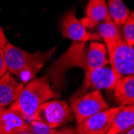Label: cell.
Instances as JSON below:
<instances>
[{
    "label": "cell",
    "instance_id": "cell-13",
    "mask_svg": "<svg viewBox=\"0 0 134 134\" xmlns=\"http://www.w3.org/2000/svg\"><path fill=\"white\" fill-rule=\"evenodd\" d=\"M94 30H96V33L99 34L101 39L104 40L108 54L111 53L115 49V47L123 40L117 26L114 23L110 16L100 23Z\"/></svg>",
    "mask_w": 134,
    "mask_h": 134
},
{
    "label": "cell",
    "instance_id": "cell-19",
    "mask_svg": "<svg viewBox=\"0 0 134 134\" xmlns=\"http://www.w3.org/2000/svg\"><path fill=\"white\" fill-rule=\"evenodd\" d=\"M30 125V131L33 134H60V130L57 131L39 120L27 121Z\"/></svg>",
    "mask_w": 134,
    "mask_h": 134
},
{
    "label": "cell",
    "instance_id": "cell-2",
    "mask_svg": "<svg viewBox=\"0 0 134 134\" xmlns=\"http://www.w3.org/2000/svg\"><path fill=\"white\" fill-rule=\"evenodd\" d=\"M60 97L50 85L47 75L35 78L24 84V87L15 101L9 108L19 113L27 121L32 120L40 107L45 102Z\"/></svg>",
    "mask_w": 134,
    "mask_h": 134
},
{
    "label": "cell",
    "instance_id": "cell-14",
    "mask_svg": "<svg viewBox=\"0 0 134 134\" xmlns=\"http://www.w3.org/2000/svg\"><path fill=\"white\" fill-rule=\"evenodd\" d=\"M107 55L104 43L100 41L90 42L87 52V69L84 72V76H88L95 69L109 64Z\"/></svg>",
    "mask_w": 134,
    "mask_h": 134
},
{
    "label": "cell",
    "instance_id": "cell-22",
    "mask_svg": "<svg viewBox=\"0 0 134 134\" xmlns=\"http://www.w3.org/2000/svg\"><path fill=\"white\" fill-rule=\"evenodd\" d=\"M60 134H77L76 129H72L70 128H65L60 130Z\"/></svg>",
    "mask_w": 134,
    "mask_h": 134
},
{
    "label": "cell",
    "instance_id": "cell-17",
    "mask_svg": "<svg viewBox=\"0 0 134 134\" xmlns=\"http://www.w3.org/2000/svg\"><path fill=\"white\" fill-rule=\"evenodd\" d=\"M109 15L116 26L123 25L130 14V10L123 0H106Z\"/></svg>",
    "mask_w": 134,
    "mask_h": 134
},
{
    "label": "cell",
    "instance_id": "cell-18",
    "mask_svg": "<svg viewBox=\"0 0 134 134\" xmlns=\"http://www.w3.org/2000/svg\"><path fill=\"white\" fill-rule=\"evenodd\" d=\"M123 41L128 45H134V12L131 11L129 17L123 23Z\"/></svg>",
    "mask_w": 134,
    "mask_h": 134
},
{
    "label": "cell",
    "instance_id": "cell-24",
    "mask_svg": "<svg viewBox=\"0 0 134 134\" xmlns=\"http://www.w3.org/2000/svg\"><path fill=\"white\" fill-rule=\"evenodd\" d=\"M125 134H134V128H132V129H131L129 131H128L126 133H125Z\"/></svg>",
    "mask_w": 134,
    "mask_h": 134
},
{
    "label": "cell",
    "instance_id": "cell-10",
    "mask_svg": "<svg viewBox=\"0 0 134 134\" xmlns=\"http://www.w3.org/2000/svg\"><path fill=\"white\" fill-rule=\"evenodd\" d=\"M28 122L7 107L0 108V134H17L30 130Z\"/></svg>",
    "mask_w": 134,
    "mask_h": 134
},
{
    "label": "cell",
    "instance_id": "cell-20",
    "mask_svg": "<svg viewBox=\"0 0 134 134\" xmlns=\"http://www.w3.org/2000/svg\"><path fill=\"white\" fill-rule=\"evenodd\" d=\"M7 71V69L6 62H5L4 52H3V48H0V78H1Z\"/></svg>",
    "mask_w": 134,
    "mask_h": 134
},
{
    "label": "cell",
    "instance_id": "cell-5",
    "mask_svg": "<svg viewBox=\"0 0 134 134\" xmlns=\"http://www.w3.org/2000/svg\"><path fill=\"white\" fill-rule=\"evenodd\" d=\"M71 108L80 125L91 116L109 108L101 91H89L81 96L70 98Z\"/></svg>",
    "mask_w": 134,
    "mask_h": 134
},
{
    "label": "cell",
    "instance_id": "cell-8",
    "mask_svg": "<svg viewBox=\"0 0 134 134\" xmlns=\"http://www.w3.org/2000/svg\"><path fill=\"white\" fill-rule=\"evenodd\" d=\"M108 55L110 67L119 79L134 75V47L121 41Z\"/></svg>",
    "mask_w": 134,
    "mask_h": 134
},
{
    "label": "cell",
    "instance_id": "cell-7",
    "mask_svg": "<svg viewBox=\"0 0 134 134\" xmlns=\"http://www.w3.org/2000/svg\"><path fill=\"white\" fill-rule=\"evenodd\" d=\"M60 31L64 38L69 39L72 42L87 43L102 40L99 34L89 31L83 25L76 17L75 8L66 12L62 17L60 21Z\"/></svg>",
    "mask_w": 134,
    "mask_h": 134
},
{
    "label": "cell",
    "instance_id": "cell-6",
    "mask_svg": "<svg viewBox=\"0 0 134 134\" xmlns=\"http://www.w3.org/2000/svg\"><path fill=\"white\" fill-rule=\"evenodd\" d=\"M119 80L111 67L104 66L95 69L88 76H84L81 86L71 98L77 97L89 91H112Z\"/></svg>",
    "mask_w": 134,
    "mask_h": 134
},
{
    "label": "cell",
    "instance_id": "cell-9",
    "mask_svg": "<svg viewBox=\"0 0 134 134\" xmlns=\"http://www.w3.org/2000/svg\"><path fill=\"white\" fill-rule=\"evenodd\" d=\"M120 106L109 107L97 113L80 125L76 129L77 134H106L111 127L113 118L118 112Z\"/></svg>",
    "mask_w": 134,
    "mask_h": 134
},
{
    "label": "cell",
    "instance_id": "cell-16",
    "mask_svg": "<svg viewBox=\"0 0 134 134\" xmlns=\"http://www.w3.org/2000/svg\"><path fill=\"white\" fill-rule=\"evenodd\" d=\"M113 96L119 106L134 104V75L120 78L113 88Z\"/></svg>",
    "mask_w": 134,
    "mask_h": 134
},
{
    "label": "cell",
    "instance_id": "cell-4",
    "mask_svg": "<svg viewBox=\"0 0 134 134\" xmlns=\"http://www.w3.org/2000/svg\"><path fill=\"white\" fill-rule=\"evenodd\" d=\"M70 105L64 100H51L43 103L32 120H39L52 129H57L74 120Z\"/></svg>",
    "mask_w": 134,
    "mask_h": 134
},
{
    "label": "cell",
    "instance_id": "cell-3",
    "mask_svg": "<svg viewBox=\"0 0 134 134\" xmlns=\"http://www.w3.org/2000/svg\"><path fill=\"white\" fill-rule=\"evenodd\" d=\"M86 43L72 42L68 49L54 61L47 70V76L52 81L53 87L61 90L66 83V72L72 68H80L83 72L87 69Z\"/></svg>",
    "mask_w": 134,
    "mask_h": 134
},
{
    "label": "cell",
    "instance_id": "cell-21",
    "mask_svg": "<svg viewBox=\"0 0 134 134\" xmlns=\"http://www.w3.org/2000/svg\"><path fill=\"white\" fill-rule=\"evenodd\" d=\"M8 43V40L5 35L3 30L0 26V48H3V47Z\"/></svg>",
    "mask_w": 134,
    "mask_h": 134
},
{
    "label": "cell",
    "instance_id": "cell-1",
    "mask_svg": "<svg viewBox=\"0 0 134 134\" xmlns=\"http://www.w3.org/2000/svg\"><path fill=\"white\" fill-rule=\"evenodd\" d=\"M3 50L7 71L17 76L23 83H27L35 79L36 74L51 59L56 47L46 52L37 51L31 53L8 42Z\"/></svg>",
    "mask_w": 134,
    "mask_h": 134
},
{
    "label": "cell",
    "instance_id": "cell-15",
    "mask_svg": "<svg viewBox=\"0 0 134 134\" xmlns=\"http://www.w3.org/2000/svg\"><path fill=\"white\" fill-rule=\"evenodd\" d=\"M134 128V104L120 106L106 134H125Z\"/></svg>",
    "mask_w": 134,
    "mask_h": 134
},
{
    "label": "cell",
    "instance_id": "cell-12",
    "mask_svg": "<svg viewBox=\"0 0 134 134\" xmlns=\"http://www.w3.org/2000/svg\"><path fill=\"white\" fill-rule=\"evenodd\" d=\"M109 15L106 0H89L85 15L80 22L87 29L94 30L98 24L105 20Z\"/></svg>",
    "mask_w": 134,
    "mask_h": 134
},
{
    "label": "cell",
    "instance_id": "cell-23",
    "mask_svg": "<svg viewBox=\"0 0 134 134\" xmlns=\"http://www.w3.org/2000/svg\"><path fill=\"white\" fill-rule=\"evenodd\" d=\"M17 134H33L30 130H27V131H23V132H20Z\"/></svg>",
    "mask_w": 134,
    "mask_h": 134
},
{
    "label": "cell",
    "instance_id": "cell-11",
    "mask_svg": "<svg viewBox=\"0 0 134 134\" xmlns=\"http://www.w3.org/2000/svg\"><path fill=\"white\" fill-rule=\"evenodd\" d=\"M24 87V83L18 81L7 71L0 78V108L7 107L17 100Z\"/></svg>",
    "mask_w": 134,
    "mask_h": 134
}]
</instances>
